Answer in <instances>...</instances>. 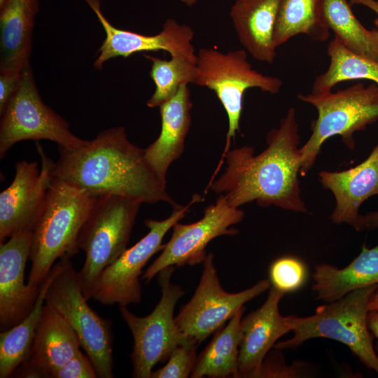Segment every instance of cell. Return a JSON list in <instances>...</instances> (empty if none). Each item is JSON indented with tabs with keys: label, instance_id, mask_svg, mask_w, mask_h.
Wrapping results in <instances>:
<instances>
[{
	"label": "cell",
	"instance_id": "cell-1",
	"mask_svg": "<svg viewBox=\"0 0 378 378\" xmlns=\"http://www.w3.org/2000/svg\"><path fill=\"white\" fill-rule=\"evenodd\" d=\"M296 111L290 108L277 127L267 136V147L255 155L244 146L226 151V167L210 190L223 195L235 207L255 202L295 212H307L301 197L298 175L302 153Z\"/></svg>",
	"mask_w": 378,
	"mask_h": 378
},
{
	"label": "cell",
	"instance_id": "cell-2",
	"mask_svg": "<svg viewBox=\"0 0 378 378\" xmlns=\"http://www.w3.org/2000/svg\"><path fill=\"white\" fill-rule=\"evenodd\" d=\"M53 177L92 196L113 194L141 204H176L167 191V181L147 161L144 149L128 139L123 127H113L77 148L58 146Z\"/></svg>",
	"mask_w": 378,
	"mask_h": 378
},
{
	"label": "cell",
	"instance_id": "cell-3",
	"mask_svg": "<svg viewBox=\"0 0 378 378\" xmlns=\"http://www.w3.org/2000/svg\"><path fill=\"white\" fill-rule=\"evenodd\" d=\"M97 197L53 177L33 230L27 284L40 286L55 261L79 251L78 239Z\"/></svg>",
	"mask_w": 378,
	"mask_h": 378
},
{
	"label": "cell",
	"instance_id": "cell-4",
	"mask_svg": "<svg viewBox=\"0 0 378 378\" xmlns=\"http://www.w3.org/2000/svg\"><path fill=\"white\" fill-rule=\"evenodd\" d=\"M378 288L373 284L318 306L307 317L287 316L293 332L291 338L276 342L277 350L296 349L312 338L323 337L345 344L369 370L378 374V356L368 323L370 302Z\"/></svg>",
	"mask_w": 378,
	"mask_h": 378
},
{
	"label": "cell",
	"instance_id": "cell-5",
	"mask_svg": "<svg viewBox=\"0 0 378 378\" xmlns=\"http://www.w3.org/2000/svg\"><path fill=\"white\" fill-rule=\"evenodd\" d=\"M298 98L314 106L318 113L312 124L311 136L300 147L302 175L313 167L327 139L339 135L354 150V133L378 120V85L374 83L368 86L358 83L335 92L298 94Z\"/></svg>",
	"mask_w": 378,
	"mask_h": 378
},
{
	"label": "cell",
	"instance_id": "cell-6",
	"mask_svg": "<svg viewBox=\"0 0 378 378\" xmlns=\"http://www.w3.org/2000/svg\"><path fill=\"white\" fill-rule=\"evenodd\" d=\"M141 203L113 194L97 196L78 239L85 254L78 276L84 296L92 298L104 269L127 249Z\"/></svg>",
	"mask_w": 378,
	"mask_h": 378
},
{
	"label": "cell",
	"instance_id": "cell-7",
	"mask_svg": "<svg viewBox=\"0 0 378 378\" xmlns=\"http://www.w3.org/2000/svg\"><path fill=\"white\" fill-rule=\"evenodd\" d=\"M71 258L64 256L59 259L61 268L48 288L45 302L59 312L73 328L98 377L112 378L111 321L99 316L88 305Z\"/></svg>",
	"mask_w": 378,
	"mask_h": 378
},
{
	"label": "cell",
	"instance_id": "cell-8",
	"mask_svg": "<svg viewBox=\"0 0 378 378\" xmlns=\"http://www.w3.org/2000/svg\"><path fill=\"white\" fill-rule=\"evenodd\" d=\"M197 75L193 84L214 91L228 119L227 146L239 130L244 94L247 89L258 88L263 92L277 94L283 85L278 77L261 74L252 68L244 50L223 52L211 48L197 53Z\"/></svg>",
	"mask_w": 378,
	"mask_h": 378
},
{
	"label": "cell",
	"instance_id": "cell-9",
	"mask_svg": "<svg viewBox=\"0 0 378 378\" xmlns=\"http://www.w3.org/2000/svg\"><path fill=\"white\" fill-rule=\"evenodd\" d=\"M174 268L168 267L158 274L162 295L148 316H137L127 306L119 307L134 340L131 353L133 377L150 378L153 367L167 360L173 350L186 339L174 317L175 306L185 294L179 286L170 281Z\"/></svg>",
	"mask_w": 378,
	"mask_h": 378
},
{
	"label": "cell",
	"instance_id": "cell-10",
	"mask_svg": "<svg viewBox=\"0 0 378 378\" xmlns=\"http://www.w3.org/2000/svg\"><path fill=\"white\" fill-rule=\"evenodd\" d=\"M0 115L1 159L24 140H50L69 149L88 141L74 134L67 121L43 102L30 65L22 69L20 86Z\"/></svg>",
	"mask_w": 378,
	"mask_h": 378
},
{
	"label": "cell",
	"instance_id": "cell-11",
	"mask_svg": "<svg viewBox=\"0 0 378 378\" xmlns=\"http://www.w3.org/2000/svg\"><path fill=\"white\" fill-rule=\"evenodd\" d=\"M268 279L238 293H228L221 286L214 265L212 253L203 262V272L192 298L175 318L183 337L200 344L211 334L223 326L227 320L249 300L270 288Z\"/></svg>",
	"mask_w": 378,
	"mask_h": 378
},
{
	"label": "cell",
	"instance_id": "cell-12",
	"mask_svg": "<svg viewBox=\"0 0 378 378\" xmlns=\"http://www.w3.org/2000/svg\"><path fill=\"white\" fill-rule=\"evenodd\" d=\"M195 200H192L186 206L176 204L172 214L163 220H146L145 224L149 232L104 270L92 298L105 305L117 304L120 307L139 304L141 300L139 276L143 267L155 253L163 249L162 242L164 235L184 218L189 206Z\"/></svg>",
	"mask_w": 378,
	"mask_h": 378
},
{
	"label": "cell",
	"instance_id": "cell-13",
	"mask_svg": "<svg viewBox=\"0 0 378 378\" xmlns=\"http://www.w3.org/2000/svg\"><path fill=\"white\" fill-rule=\"evenodd\" d=\"M244 212L231 206L223 195L208 206L204 216L197 222L172 227V235L164 244L161 254L148 267L141 279L148 284L161 270L171 266L194 265L202 263L206 257L207 244L217 237L235 235L239 231L232 227L240 223Z\"/></svg>",
	"mask_w": 378,
	"mask_h": 378
},
{
	"label": "cell",
	"instance_id": "cell-14",
	"mask_svg": "<svg viewBox=\"0 0 378 378\" xmlns=\"http://www.w3.org/2000/svg\"><path fill=\"white\" fill-rule=\"evenodd\" d=\"M41 161H19L14 178L0 193V244L23 231H33L43 209L53 178L52 161L36 142Z\"/></svg>",
	"mask_w": 378,
	"mask_h": 378
},
{
	"label": "cell",
	"instance_id": "cell-15",
	"mask_svg": "<svg viewBox=\"0 0 378 378\" xmlns=\"http://www.w3.org/2000/svg\"><path fill=\"white\" fill-rule=\"evenodd\" d=\"M94 11L106 33V38L99 49V55L94 62L100 70L104 62L113 57H127L141 52L164 50L171 57H179L196 63L197 54L191 41L194 37L192 28L175 20L167 19L162 31L155 35L147 36L112 25L101 9L100 0H85Z\"/></svg>",
	"mask_w": 378,
	"mask_h": 378
},
{
	"label": "cell",
	"instance_id": "cell-16",
	"mask_svg": "<svg viewBox=\"0 0 378 378\" xmlns=\"http://www.w3.org/2000/svg\"><path fill=\"white\" fill-rule=\"evenodd\" d=\"M33 231H23L0 244L1 330L18 324L31 311L40 286L24 284Z\"/></svg>",
	"mask_w": 378,
	"mask_h": 378
},
{
	"label": "cell",
	"instance_id": "cell-17",
	"mask_svg": "<svg viewBox=\"0 0 378 378\" xmlns=\"http://www.w3.org/2000/svg\"><path fill=\"white\" fill-rule=\"evenodd\" d=\"M284 294L270 287L263 304L241 318L237 378H259L270 349L281 336L291 330L287 316H282L279 310Z\"/></svg>",
	"mask_w": 378,
	"mask_h": 378
},
{
	"label": "cell",
	"instance_id": "cell-18",
	"mask_svg": "<svg viewBox=\"0 0 378 378\" xmlns=\"http://www.w3.org/2000/svg\"><path fill=\"white\" fill-rule=\"evenodd\" d=\"M73 328L51 305L45 302L28 359L17 369L18 377H48L80 351Z\"/></svg>",
	"mask_w": 378,
	"mask_h": 378
},
{
	"label": "cell",
	"instance_id": "cell-19",
	"mask_svg": "<svg viewBox=\"0 0 378 378\" xmlns=\"http://www.w3.org/2000/svg\"><path fill=\"white\" fill-rule=\"evenodd\" d=\"M318 177L323 188L330 190L335 200L332 221L355 228L361 204L378 195V142L359 164L340 172L323 170Z\"/></svg>",
	"mask_w": 378,
	"mask_h": 378
},
{
	"label": "cell",
	"instance_id": "cell-20",
	"mask_svg": "<svg viewBox=\"0 0 378 378\" xmlns=\"http://www.w3.org/2000/svg\"><path fill=\"white\" fill-rule=\"evenodd\" d=\"M190 92L183 85L169 100L159 106L161 130L158 137L144 148L145 156L155 172L166 181L171 164L183 153L191 125Z\"/></svg>",
	"mask_w": 378,
	"mask_h": 378
},
{
	"label": "cell",
	"instance_id": "cell-21",
	"mask_svg": "<svg viewBox=\"0 0 378 378\" xmlns=\"http://www.w3.org/2000/svg\"><path fill=\"white\" fill-rule=\"evenodd\" d=\"M281 0H236L230 18L240 43L255 59L272 64L274 35Z\"/></svg>",
	"mask_w": 378,
	"mask_h": 378
},
{
	"label": "cell",
	"instance_id": "cell-22",
	"mask_svg": "<svg viewBox=\"0 0 378 378\" xmlns=\"http://www.w3.org/2000/svg\"><path fill=\"white\" fill-rule=\"evenodd\" d=\"M38 0H6L0 7V71H21L30 65Z\"/></svg>",
	"mask_w": 378,
	"mask_h": 378
},
{
	"label": "cell",
	"instance_id": "cell-23",
	"mask_svg": "<svg viewBox=\"0 0 378 378\" xmlns=\"http://www.w3.org/2000/svg\"><path fill=\"white\" fill-rule=\"evenodd\" d=\"M312 290L316 299L330 302L349 293L378 284V244L368 248L364 244L361 251L346 267L337 268L323 263L315 267Z\"/></svg>",
	"mask_w": 378,
	"mask_h": 378
},
{
	"label": "cell",
	"instance_id": "cell-24",
	"mask_svg": "<svg viewBox=\"0 0 378 378\" xmlns=\"http://www.w3.org/2000/svg\"><path fill=\"white\" fill-rule=\"evenodd\" d=\"M245 307H241L220 328L206 348L197 358L190 377H237L239 346L242 338L241 317Z\"/></svg>",
	"mask_w": 378,
	"mask_h": 378
},
{
	"label": "cell",
	"instance_id": "cell-25",
	"mask_svg": "<svg viewBox=\"0 0 378 378\" xmlns=\"http://www.w3.org/2000/svg\"><path fill=\"white\" fill-rule=\"evenodd\" d=\"M60 268L61 262L59 260L40 285L39 293L31 311L18 324L1 332V378L10 377L28 359L36 328L45 304L46 292Z\"/></svg>",
	"mask_w": 378,
	"mask_h": 378
},
{
	"label": "cell",
	"instance_id": "cell-26",
	"mask_svg": "<svg viewBox=\"0 0 378 378\" xmlns=\"http://www.w3.org/2000/svg\"><path fill=\"white\" fill-rule=\"evenodd\" d=\"M324 0H281L274 29L276 48L298 34L315 41L328 39L330 29L323 14Z\"/></svg>",
	"mask_w": 378,
	"mask_h": 378
},
{
	"label": "cell",
	"instance_id": "cell-27",
	"mask_svg": "<svg viewBox=\"0 0 378 378\" xmlns=\"http://www.w3.org/2000/svg\"><path fill=\"white\" fill-rule=\"evenodd\" d=\"M348 0H324L323 14L334 38L350 51L378 62V30L366 29Z\"/></svg>",
	"mask_w": 378,
	"mask_h": 378
},
{
	"label": "cell",
	"instance_id": "cell-28",
	"mask_svg": "<svg viewBox=\"0 0 378 378\" xmlns=\"http://www.w3.org/2000/svg\"><path fill=\"white\" fill-rule=\"evenodd\" d=\"M327 54L329 66L315 78L312 93L331 92L336 84L351 80L366 79L378 85V62L350 51L335 38L328 44Z\"/></svg>",
	"mask_w": 378,
	"mask_h": 378
},
{
	"label": "cell",
	"instance_id": "cell-29",
	"mask_svg": "<svg viewBox=\"0 0 378 378\" xmlns=\"http://www.w3.org/2000/svg\"><path fill=\"white\" fill-rule=\"evenodd\" d=\"M152 64L149 72L155 83V91L146 104L148 107H159L172 98L183 85L193 83L197 75L196 63L179 57L163 59L144 54Z\"/></svg>",
	"mask_w": 378,
	"mask_h": 378
},
{
	"label": "cell",
	"instance_id": "cell-30",
	"mask_svg": "<svg viewBox=\"0 0 378 378\" xmlns=\"http://www.w3.org/2000/svg\"><path fill=\"white\" fill-rule=\"evenodd\" d=\"M272 286L286 293L298 290L307 277L305 265L298 258L281 257L274 260L269 270Z\"/></svg>",
	"mask_w": 378,
	"mask_h": 378
},
{
	"label": "cell",
	"instance_id": "cell-31",
	"mask_svg": "<svg viewBox=\"0 0 378 378\" xmlns=\"http://www.w3.org/2000/svg\"><path fill=\"white\" fill-rule=\"evenodd\" d=\"M198 344L185 339L172 352L162 368L151 372L150 378H186L190 377L197 358Z\"/></svg>",
	"mask_w": 378,
	"mask_h": 378
},
{
	"label": "cell",
	"instance_id": "cell-32",
	"mask_svg": "<svg viewBox=\"0 0 378 378\" xmlns=\"http://www.w3.org/2000/svg\"><path fill=\"white\" fill-rule=\"evenodd\" d=\"M271 354L266 356L260 373V377H300L306 374L305 364L296 361L291 365H286L282 355Z\"/></svg>",
	"mask_w": 378,
	"mask_h": 378
},
{
	"label": "cell",
	"instance_id": "cell-33",
	"mask_svg": "<svg viewBox=\"0 0 378 378\" xmlns=\"http://www.w3.org/2000/svg\"><path fill=\"white\" fill-rule=\"evenodd\" d=\"M97 371L87 354L81 350L54 371L50 378H97Z\"/></svg>",
	"mask_w": 378,
	"mask_h": 378
},
{
	"label": "cell",
	"instance_id": "cell-34",
	"mask_svg": "<svg viewBox=\"0 0 378 378\" xmlns=\"http://www.w3.org/2000/svg\"><path fill=\"white\" fill-rule=\"evenodd\" d=\"M22 71H0V114L18 90Z\"/></svg>",
	"mask_w": 378,
	"mask_h": 378
},
{
	"label": "cell",
	"instance_id": "cell-35",
	"mask_svg": "<svg viewBox=\"0 0 378 378\" xmlns=\"http://www.w3.org/2000/svg\"><path fill=\"white\" fill-rule=\"evenodd\" d=\"M377 228H378V211L369 212L365 215L361 214L354 229L360 232Z\"/></svg>",
	"mask_w": 378,
	"mask_h": 378
},
{
	"label": "cell",
	"instance_id": "cell-36",
	"mask_svg": "<svg viewBox=\"0 0 378 378\" xmlns=\"http://www.w3.org/2000/svg\"><path fill=\"white\" fill-rule=\"evenodd\" d=\"M368 323L370 331L377 340V351L378 352V312L370 311L368 317Z\"/></svg>",
	"mask_w": 378,
	"mask_h": 378
},
{
	"label": "cell",
	"instance_id": "cell-37",
	"mask_svg": "<svg viewBox=\"0 0 378 378\" xmlns=\"http://www.w3.org/2000/svg\"><path fill=\"white\" fill-rule=\"evenodd\" d=\"M351 5L360 4L363 5L372 10H373L377 18L374 20V23L378 30V1L376 0H348Z\"/></svg>",
	"mask_w": 378,
	"mask_h": 378
},
{
	"label": "cell",
	"instance_id": "cell-38",
	"mask_svg": "<svg viewBox=\"0 0 378 378\" xmlns=\"http://www.w3.org/2000/svg\"><path fill=\"white\" fill-rule=\"evenodd\" d=\"M370 311L378 312V288L375 290L369 305Z\"/></svg>",
	"mask_w": 378,
	"mask_h": 378
},
{
	"label": "cell",
	"instance_id": "cell-39",
	"mask_svg": "<svg viewBox=\"0 0 378 378\" xmlns=\"http://www.w3.org/2000/svg\"><path fill=\"white\" fill-rule=\"evenodd\" d=\"M179 1L188 6H192L197 1V0H179Z\"/></svg>",
	"mask_w": 378,
	"mask_h": 378
},
{
	"label": "cell",
	"instance_id": "cell-40",
	"mask_svg": "<svg viewBox=\"0 0 378 378\" xmlns=\"http://www.w3.org/2000/svg\"><path fill=\"white\" fill-rule=\"evenodd\" d=\"M6 0H0V7L4 4Z\"/></svg>",
	"mask_w": 378,
	"mask_h": 378
}]
</instances>
